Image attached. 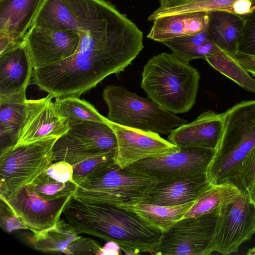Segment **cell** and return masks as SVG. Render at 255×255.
Here are the masks:
<instances>
[{"label": "cell", "mask_w": 255, "mask_h": 255, "mask_svg": "<svg viewBox=\"0 0 255 255\" xmlns=\"http://www.w3.org/2000/svg\"><path fill=\"white\" fill-rule=\"evenodd\" d=\"M46 23L80 36L73 55L33 69V83L55 99L79 97L108 76L123 71L143 48L141 30L107 0H62Z\"/></svg>", "instance_id": "obj_1"}, {"label": "cell", "mask_w": 255, "mask_h": 255, "mask_svg": "<svg viewBox=\"0 0 255 255\" xmlns=\"http://www.w3.org/2000/svg\"><path fill=\"white\" fill-rule=\"evenodd\" d=\"M63 214L78 234L114 242L130 254H153L162 234L135 213L116 205L87 203L73 197Z\"/></svg>", "instance_id": "obj_2"}, {"label": "cell", "mask_w": 255, "mask_h": 255, "mask_svg": "<svg viewBox=\"0 0 255 255\" xmlns=\"http://www.w3.org/2000/svg\"><path fill=\"white\" fill-rule=\"evenodd\" d=\"M200 75L173 53L163 52L148 61L141 86L152 101L174 114L189 111L196 103Z\"/></svg>", "instance_id": "obj_3"}, {"label": "cell", "mask_w": 255, "mask_h": 255, "mask_svg": "<svg viewBox=\"0 0 255 255\" xmlns=\"http://www.w3.org/2000/svg\"><path fill=\"white\" fill-rule=\"evenodd\" d=\"M223 116L221 139L206 173L214 184L234 183L241 163L255 145V100L234 105Z\"/></svg>", "instance_id": "obj_4"}, {"label": "cell", "mask_w": 255, "mask_h": 255, "mask_svg": "<svg viewBox=\"0 0 255 255\" xmlns=\"http://www.w3.org/2000/svg\"><path fill=\"white\" fill-rule=\"evenodd\" d=\"M103 96L109 108L107 118L121 125L167 134L187 122L123 86H107Z\"/></svg>", "instance_id": "obj_5"}, {"label": "cell", "mask_w": 255, "mask_h": 255, "mask_svg": "<svg viewBox=\"0 0 255 255\" xmlns=\"http://www.w3.org/2000/svg\"><path fill=\"white\" fill-rule=\"evenodd\" d=\"M58 138H43L0 151V198L9 199L53 163V147Z\"/></svg>", "instance_id": "obj_6"}, {"label": "cell", "mask_w": 255, "mask_h": 255, "mask_svg": "<svg viewBox=\"0 0 255 255\" xmlns=\"http://www.w3.org/2000/svg\"><path fill=\"white\" fill-rule=\"evenodd\" d=\"M155 181L114 163L78 186L73 198L87 203L112 205L136 202Z\"/></svg>", "instance_id": "obj_7"}, {"label": "cell", "mask_w": 255, "mask_h": 255, "mask_svg": "<svg viewBox=\"0 0 255 255\" xmlns=\"http://www.w3.org/2000/svg\"><path fill=\"white\" fill-rule=\"evenodd\" d=\"M68 120L69 130L59 137L53 146L54 161H65L73 166L117 149V136L108 122Z\"/></svg>", "instance_id": "obj_8"}, {"label": "cell", "mask_w": 255, "mask_h": 255, "mask_svg": "<svg viewBox=\"0 0 255 255\" xmlns=\"http://www.w3.org/2000/svg\"><path fill=\"white\" fill-rule=\"evenodd\" d=\"M219 214L183 218L162 233L153 255H208Z\"/></svg>", "instance_id": "obj_9"}, {"label": "cell", "mask_w": 255, "mask_h": 255, "mask_svg": "<svg viewBox=\"0 0 255 255\" xmlns=\"http://www.w3.org/2000/svg\"><path fill=\"white\" fill-rule=\"evenodd\" d=\"M255 234V204L243 192L219 215L209 249L223 255L238 251Z\"/></svg>", "instance_id": "obj_10"}, {"label": "cell", "mask_w": 255, "mask_h": 255, "mask_svg": "<svg viewBox=\"0 0 255 255\" xmlns=\"http://www.w3.org/2000/svg\"><path fill=\"white\" fill-rule=\"evenodd\" d=\"M216 149L180 148L177 151L135 162L126 170L163 181L205 174Z\"/></svg>", "instance_id": "obj_11"}, {"label": "cell", "mask_w": 255, "mask_h": 255, "mask_svg": "<svg viewBox=\"0 0 255 255\" xmlns=\"http://www.w3.org/2000/svg\"><path fill=\"white\" fill-rule=\"evenodd\" d=\"M108 124L117 139L115 162L123 169L140 160L162 156L180 149L159 133L128 127L110 120Z\"/></svg>", "instance_id": "obj_12"}, {"label": "cell", "mask_w": 255, "mask_h": 255, "mask_svg": "<svg viewBox=\"0 0 255 255\" xmlns=\"http://www.w3.org/2000/svg\"><path fill=\"white\" fill-rule=\"evenodd\" d=\"M22 42L34 68L43 67L65 59L77 50L79 34L70 29H53L32 25Z\"/></svg>", "instance_id": "obj_13"}, {"label": "cell", "mask_w": 255, "mask_h": 255, "mask_svg": "<svg viewBox=\"0 0 255 255\" xmlns=\"http://www.w3.org/2000/svg\"><path fill=\"white\" fill-rule=\"evenodd\" d=\"M73 197L69 196L48 200L38 195L27 185L5 200L23 224L32 232L54 225L60 219L64 209Z\"/></svg>", "instance_id": "obj_14"}, {"label": "cell", "mask_w": 255, "mask_h": 255, "mask_svg": "<svg viewBox=\"0 0 255 255\" xmlns=\"http://www.w3.org/2000/svg\"><path fill=\"white\" fill-rule=\"evenodd\" d=\"M49 94L41 99L27 100L24 123L15 145L43 138L59 137L69 129L68 120L56 111Z\"/></svg>", "instance_id": "obj_15"}, {"label": "cell", "mask_w": 255, "mask_h": 255, "mask_svg": "<svg viewBox=\"0 0 255 255\" xmlns=\"http://www.w3.org/2000/svg\"><path fill=\"white\" fill-rule=\"evenodd\" d=\"M44 0H0V54L19 45Z\"/></svg>", "instance_id": "obj_16"}, {"label": "cell", "mask_w": 255, "mask_h": 255, "mask_svg": "<svg viewBox=\"0 0 255 255\" xmlns=\"http://www.w3.org/2000/svg\"><path fill=\"white\" fill-rule=\"evenodd\" d=\"M210 184L206 173L155 181L136 202L175 206L195 201Z\"/></svg>", "instance_id": "obj_17"}, {"label": "cell", "mask_w": 255, "mask_h": 255, "mask_svg": "<svg viewBox=\"0 0 255 255\" xmlns=\"http://www.w3.org/2000/svg\"><path fill=\"white\" fill-rule=\"evenodd\" d=\"M224 128L223 113L208 111L189 124L173 129L168 140L179 148L216 149Z\"/></svg>", "instance_id": "obj_18"}, {"label": "cell", "mask_w": 255, "mask_h": 255, "mask_svg": "<svg viewBox=\"0 0 255 255\" xmlns=\"http://www.w3.org/2000/svg\"><path fill=\"white\" fill-rule=\"evenodd\" d=\"M33 66L22 42L0 54V98L26 92Z\"/></svg>", "instance_id": "obj_19"}, {"label": "cell", "mask_w": 255, "mask_h": 255, "mask_svg": "<svg viewBox=\"0 0 255 255\" xmlns=\"http://www.w3.org/2000/svg\"><path fill=\"white\" fill-rule=\"evenodd\" d=\"M208 15L210 39L220 49L236 56L246 15L222 10L209 12Z\"/></svg>", "instance_id": "obj_20"}, {"label": "cell", "mask_w": 255, "mask_h": 255, "mask_svg": "<svg viewBox=\"0 0 255 255\" xmlns=\"http://www.w3.org/2000/svg\"><path fill=\"white\" fill-rule=\"evenodd\" d=\"M208 12H197L159 17L153 20L147 37L161 42L175 37L201 32L207 25Z\"/></svg>", "instance_id": "obj_21"}, {"label": "cell", "mask_w": 255, "mask_h": 255, "mask_svg": "<svg viewBox=\"0 0 255 255\" xmlns=\"http://www.w3.org/2000/svg\"><path fill=\"white\" fill-rule=\"evenodd\" d=\"M25 92L0 98V151L17 143L25 118Z\"/></svg>", "instance_id": "obj_22"}, {"label": "cell", "mask_w": 255, "mask_h": 255, "mask_svg": "<svg viewBox=\"0 0 255 255\" xmlns=\"http://www.w3.org/2000/svg\"><path fill=\"white\" fill-rule=\"evenodd\" d=\"M194 202L175 206H161L140 202L116 206L135 213L148 225L164 233L183 217Z\"/></svg>", "instance_id": "obj_23"}, {"label": "cell", "mask_w": 255, "mask_h": 255, "mask_svg": "<svg viewBox=\"0 0 255 255\" xmlns=\"http://www.w3.org/2000/svg\"><path fill=\"white\" fill-rule=\"evenodd\" d=\"M235 184L227 182L211 184L194 202L183 218L217 212L221 214L243 193Z\"/></svg>", "instance_id": "obj_24"}, {"label": "cell", "mask_w": 255, "mask_h": 255, "mask_svg": "<svg viewBox=\"0 0 255 255\" xmlns=\"http://www.w3.org/2000/svg\"><path fill=\"white\" fill-rule=\"evenodd\" d=\"M32 232L30 242L35 249L55 254H65L69 246L81 237L64 219H60L52 226Z\"/></svg>", "instance_id": "obj_25"}, {"label": "cell", "mask_w": 255, "mask_h": 255, "mask_svg": "<svg viewBox=\"0 0 255 255\" xmlns=\"http://www.w3.org/2000/svg\"><path fill=\"white\" fill-rule=\"evenodd\" d=\"M205 60L215 70L229 78L244 90L255 94V79L236 56L221 49Z\"/></svg>", "instance_id": "obj_26"}, {"label": "cell", "mask_w": 255, "mask_h": 255, "mask_svg": "<svg viewBox=\"0 0 255 255\" xmlns=\"http://www.w3.org/2000/svg\"><path fill=\"white\" fill-rule=\"evenodd\" d=\"M255 9V0H193L182 6L172 7V14L222 10L247 15Z\"/></svg>", "instance_id": "obj_27"}, {"label": "cell", "mask_w": 255, "mask_h": 255, "mask_svg": "<svg viewBox=\"0 0 255 255\" xmlns=\"http://www.w3.org/2000/svg\"><path fill=\"white\" fill-rule=\"evenodd\" d=\"M54 105L57 112L67 119L105 123L109 121L107 118L101 115L92 105L79 97L70 96L56 98Z\"/></svg>", "instance_id": "obj_28"}, {"label": "cell", "mask_w": 255, "mask_h": 255, "mask_svg": "<svg viewBox=\"0 0 255 255\" xmlns=\"http://www.w3.org/2000/svg\"><path fill=\"white\" fill-rule=\"evenodd\" d=\"M116 149L85 159L73 166V180L79 186L105 168L115 163Z\"/></svg>", "instance_id": "obj_29"}, {"label": "cell", "mask_w": 255, "mask_h": 255, "mask_svg": "<svg viewBox=\"0 0 255 255\" xmlns=\"http://www.w3.org/2000/svg\"><path fill=\"white\" fill-rule=\"evenodd\" d=\"M28 185L38 195L48 200L73 196L78 188L74 182L63 183L54 181L48 177L44 171Z\"/></svg>", "instance_id": "obj_30"}, {"label": "cell", "mask_w": 255, "mask_h": 255, "mask_svg": "<svg viewBox=\"0 0 255 255\" xmlns=\"http://www.w3.org/2000/svg\"><path fill=\"white\" fill-rule=\"evenodd\" d=\"M210 40L207 25L197 34L167 39L161 43L169 47L176 56L180 58L187 52Z\"/></svg>", "instance_id": "obj_31"}, {"label": "cell", "mask_w": 255, "mask_h": 255, "mask_svg": "<svg viewBox=\"0 0 255 255\" xmlns=\"http://www.w3.org/2000/svg\"><path fill=\"white\" fill-rule=\"evenodd\" d=\"M255 182V145L241 163L234 184L243 192H248Z\"/></svg>", "instance_id": "obj_32"}, {"label": "cell", "mask_w": 255, "mask_h": 255, "mask_svg": "<svg viewBox=\"0 0 255 255\" xmlns=\"http://www.w3.org/2000/svg\"><path fill=\"white\" fill-rule=\"evenodd\" d=\"M237 55L255 56V9L246 15Z\"/></svg>", "instance_id": "obj_33"}, {"label": "cell", "mask_w": 255, "mask_h": 255, "mask_svg": "<svg viewBox=\"0 0 255 255\" xmlns=\"http://www.w3.org/2000/svg\"><path fill=\"white\" fill-rule=\"evenodd\" d=\"M0 223L1 228L8 233L18 230L28 229L5 201L1 198Z\"/></svg>", "instance_id": "obj_34"}, {"label": "cell", "mask_w": 255, "mask_h": 255, "mask_svg": "<svg viewBox=\"0 0 255 255\" xmlns=\"http://www.w3.org/2000/svg\"><path fill=\"white\" fill-rule=\"evenodd\" d=\"M44 172L50 179L57 182H74L73 166L65 161L53 162Z\"/></svg>", "instance_id": "obj_35"}, {"label": "cell", "mask_w": 255, "mask_h": 255, "mask_svg": "<svg viewBox=\"0 0 255 255\" xmlns=\"http://www.w3.org/2000/svg\"><path fill=\"white\" fill-rule=\"evenodd\" d=\"M102 247L96 240L80 237L71 244L66 255H100Z\"/></svg>", "instance_id": "obj_36"}, {"label": "cell", "mask_w": 255, "mask_h": 255, "mask_svg": "<svg viewBox=\"0 0 255 255\" xmlns=\"http://www.w3.org/2000/svg\"><path fill=\"white\" fill-rule=\"evenodd\" d=\"M221 50L211 40L199 45L182 55L180 59L189 62L195 59H205Z\"/></svg>", "instance_id": "obj_37"}, {"label": "cell", "mask_w": 255, "mask_h": 255, "mask_svg": "<svg viewBox=\"0 0 255 255\" xmlns=\"http://www.w3.org/2000/svg\"><path fill=\"white\" fill-rule=\"evenodd\" d=\"M236 57L250 74L255 77V56L237 55Z\"/></svg>", "instance_id": "obj_38"}, {"label": "cell", "mask_w": 255, "mask_h": 255, "mask_svg": "<svg viewBox=\"0 0 255 255\" xmlns=\"http://www.w3.org/2000/svg\"><path fill=\"white\" fill-rule=\"evenodd\" d=\"M193 0H159L160 6L156 9L163 10L169 8L182 6Z\"/></svg>", "instance_id": "obj_39"}, {"label": "cell", "mask_w": 255, "mask_h": 255, "mask_svg": "<svg viewBox=\"0 0 255 255\" xmlns=\"http://www.w3.org/2000/svg\"><path fill=\"white\" fill-rule=\"evenodd\" d=\"M248 194L251 200L255 204V182L251 186L248 192Z\"/></svg>", "instance_id": "obj_40"}, {"label": "cell", "mask_w": 255, "mask_h": 255, "mask_svg": "<svg viewBox=\"0 0 255 255\" xmlns=\"http://www.w3.org/2000/svg\"><path fill=\"white\" fill-rule=\"evenodd\" d=\"M248 255H255V246L251 249H250L248 250V252L247 253Z\"/></svg>", "instance_id": "obj_41"}]
</instances>
